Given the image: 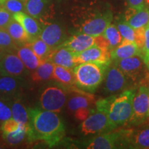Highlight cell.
Returning a JSON list of instances; mask_svg holds the SVG:
<instances>
[{
    "mask_svg": "<svg viewBox=\"0 0 149 149\" xmlns=\"http://www.w3.org/2000/svg\"><path fill=\"white\" fill-rule=\"evenodd\" d=\"M140 84H144L145 86H146L147 87H148L149 88V72H148L146 74V76H145L144 79H142V81H141Z\"/></svg>",
    "mask_w": 149,
    "mask_h": 149,
    "instance_id": "cell-41",
    "label": "cell"
},
{
    "mask_svg": "<svg viewBox=\"0 0 149 149\" xmlns=\"http://www.w3.org/2000/svg\"><path fill=\"white\" fill-rule=\"evenodd\" d=\"M96 44V37L85 33H77L72 35L61 44L72 51L74 54L81 53Z\"/></svg>",
    "mask_w": 149,
    "mask_h": 149,
    "instance_id": "cell-16",
    "label": "cell"
},
{
    "mask_svg": "<svg viewBox=\"0 0 149 149\" xmlns=\"http://www.w3.org/2000/svg\"><path fill=\"white\" fill-rule=\"evenodd\" d=\"M39 37L53 50L59 47L66 40L64 30L57 23H51L44 26Z\"/></svg>",
    "mask_w": 149,
    "mask_h": 149,
    "instance_id": "cell-14",
    "label": "cell"
},
{
    "mask_svg": "<svg viewBox=\"0 0 149 149\" xmlns=\"http://www.w3.org/2000/svg\"><path fill=\"white\" fill-rule=\"evenodd\" d=\"M102 36L107 40L110 51L120 45L123 40L122 36L121 35L117 26L113 24L108 26L102 33Z\"/></svg>",
    "mask_w": 149,
    "mask_h": 149,
    "instance_id": "cell-28",
    "label": "cell"
},
{
    "mask_svg": "<svg viewBox=\"0 0 149 149\" xmlns=\"http://www.w3.org/2000/svg\"><path fill=\"white\" fill-rule=\"evenodd\" d=\"M49 60L55 65L72 70L76 66L74 60V53L63 46H60L53 50Z\"/></svg>",
    "mask_w": 149,
    "mask_h": 149,
    "instance_id": "cell-19",
    "label": "cell"
},
{
    "mask_svg": "<svg viewBox=\"0 0 149 149\" xmlns=\"http://www.w3.org/2000/svg\"><path fill=\"white\" fill-rule=\"evenodd\" d=\"M124 20L134 29L145 27L149 22V7L146 6L139 10L129 8Z\"/></svg>",
    "mask_w": 149,
    "mask_h": 149,
    "instance_id": "cell-20",
    "label": "cell"
},
{
    "mask_svg": "<svg viewBox=\"0 0 149 149\" xmlns=\"http://www.w3.org/2000/svg\"><path fill=\"white\" fill-rule=\"evenodd\" d=\"M13 16L15 19L23 26L26 32L31 37V40L39 37L42 31V27L40 26L36 19L24 12L14 13L13 14Z\"/></svg>",
    "mask_w": 149,
    "mask_h": 149,
    "instance_id": "cell-18",
    "label": "cell"
},
{
    "mask_svg": "<svg viewBox=\"0 0 149 149\" xmlns=\"http://www.w3.org/2000/svg\"><path fill=\"white\" fill-rule=\"evenodd\" d=\"M0 4L12 14L19 12L26 13L25 1L24 0H4Z\"/></svg>",
    "mask_w": 149,
    "mask_h": 149,
    "instance_id": "cell-32",
    "label": "cell"
},
{
    "mask_svg": "<svg viewBox=\"0 0 149 149\" xmlns=\"http://www.w3.org/2000/svg\"><path fill=\"white\" fill-rule=\"evenodd\" d=\"M27 44L41 60L43 61L49 60L53 49L46 44L42 39L39 37H36L30 41Z\"/></svg>",
    "mask_w": 149,
    "mask_h": 149,
    "instance_id": "cell-27",
    "label": "cell"
},
{
    "mask_svg": "<svg viewBox=\"0 0 149 149\" xmlns=\"http://www.w3.org/2000/svg\"><path fill=\"white\" fill-rule=\"evenodd\" d=\"M124 148L149 149V126L124 130Z\"/></svg>",
    "mask_w": 149,
    "mask_h": 149,
    "instance_id": "cell-13",
    "label": "cell"
},
{
    "mask_svg": "<svg viewBox=\"0 0 149 149\" xmlns=\"http://www.w3.org/2000/svg\"><path fill=\"white\" fill-rule=\"evenodd\" d=\"M74 60L76 65L87 62L100 64H111L112 62L109 50L96 44L81 53L74 54Z\"/></svg>",
    "mask_w": 149,
    "mask_h": 149,
    "instance_id": "cell-12",
    "label": "cell"
},
{
    "mask_svg": "<svg viewBox=\"0 0 149 149\" xmlns=\"http://www.w3.org/2000/svg\"><path fill=\"white\" fill-rule=\"evenodd\" d=\"M67 102V91L64 86H50L42 91L40 103L42 109L60 113Z\"/></svg>",
    "mask_w": 149,
    "mask_h": 149,
    "instance_id": "cell-5",
    "label": "cell"
},
{
    "mask_svg": "<svg viewBox=\"0 0 149 149\" xmlns=\"http://www.w3.org/2000/svg\"><path fill=\"white\" fill-rule=\"evenodd\" d=\"M29 73V70L14 53H6L0 61V74L23 78Z\"/></svg>",
    "mask_w": 149,
    "mask_h": 149,
    "instance_id": "cell-11",
    "label": "cell"
},
{
    "mask_svg": "<svg viewBox=\"0 0 149 149\" xmlns=\"http://www.w3.org/2000/svg\"><path fill=\"white\" fill-rule=\"evenodd\" d=\"M111 64L87 62L77 64L72 68L75 86L84 92L94 93L104 81Z\"/></svg>",
    "mask_w": 149,
    "mask_h": 149,
    "instance_id": "cell-2",
    "label": "cell"
},
{
    "mask_svg": "<svg viewBox=\"0 0 149 149\" xmlns=\"http://www.w3.org/2000/svg\"><path fill=\"white\" fill-rule=\"evenodd\" d=\"M4 1V0H0V3L2 2V1ZM24 1H26V0H24Z\"/></svg>",
    "mask_w": 149,
    "mask_h": 149,
    "instance_id": "cell-45",
    "label": "cell"
},
{
    "mask_svg": "<svg viewBox=\"0 0 149 149\" xmlns=\"http://www.w3.org/2000/svg\"><path fill=\"white\" fill-rule=\"evenodd\" d=\"M143 59H144V64H145V66H146L147 71H148V72H149V55H144Z\"/></svg>",
    "mask_w": 149,
    "mask_h": 149,
    "instance_id": "cell-42",
    "label": "cell"
},
{
    "mask_svg": "<svg viewBox=\"0 0 149 149\" xmlns=\"http://www.w3.org/2000/svg\"><path fill=\"white\" fill-rule=\"evenodd\" d=\"M6 30L19 46L27 44L31 40L23 26L14 18L8 24Z\"/></svg>",
    "mask_w": 149,
    "mask_h": 149,
    "instance_id": "cell-23",
    "label": "cell"
},
{
    "mask_svg": "<svg viewBox=\"0 0 149 149\" xmlns=\"http://www.w3.org/2000/svg\"><path fill=\"white\" fill-rule=\"evenodd\" d=\"M129 8L139 10L146 6L145 0H128Z\"/></svg>",
    "mask_w": 149,
    "mask_h": 149,
    "instance_id": "cell-39",
    "label": "cell"
},
{
    "mask_svg": "<svg viewBox=\"0 0 149 149\" xmlns=\"http://www.w3.org/2000/svg\"><path fill=\"white\" fill-rule=\"evenodd\" d=\"M5 53L6 52H4L3 50H1V48H0V61L1 60V59H2V57H3V55H4Z\"/></svg>",
    "mask_w": 149,
    "mask_h": 149,
    "instance_id": "cell-43",
    "label": "cell"
},
{
    "mask_svg": "<svg viewBox=\"0 0 149 149\" xmlns=\"http://www.w3.org/2000/svg\"><path fill=\"white\" fill-rule=\"evenodd\" d=\"M148 117H149V97H148Z\"/></svg>",
    "mask_w": 149,
    "mask_h": 149,
    "instance_id": "cell-44",
    "label": "cell"
},
{
    "mask_svg": "<svg viewBox=\"0 0 149 149\" xmlns=\"http://www.w3.org/2000/svg\"><path fill=\"white\" fill-rule=\"evenodd\" d=\"M116 26L121 35L122 36L123 40L130 41V42H135V29L130 26L129 24L126 23L125 20L118 22Z\"/></svg>",
    "mask_w": 149,
    "mask_h": 149,
    "instance_id": "cell-31",
    "label": "cell"
},
{
    "mask_svg": "<svg viewBox=\"0 0 149 149\" xmlns=\"http://www.w3.org/2000/svg\"><path fill=\"white\" fill-rule=\"evenodd\" d=\"M22 78L0 74V97L3 100L17 99L22 93Z\"/></svg>",
    "mask_w": 149,
    "mask_h": 149,
    "instance_id": "cell-15",
    "label": "cell"
},
{
    "mask_svg": "<svg viewBox=\"0 0 149 149\" xmlns=\"http://www.w3.org/2000/svg\"><path fill=\"white\" fill-rule=\"evenodd\" d=\"M149 88L140 84L137 89L133 102V111L127 124L130 126H139L144 124L148 117Z\"/></svg>",
    "mask_w": 149,
    "mask_h": 149,
    "instance_id": "cell-7",
    "label": "cell"
},
{
    "mask_svg": "<svg viewBox=\"0 0 149 149\" xmlns=\"http://www.w3.org/2000/svg\"><path fill=\"white\" fill-rule=\"evenodd\" d=\"M19 47L6 29H0V48L6 53H17Z\"/></svg>",
    "mask_w": 149,
    "mask_h": 149,
    "instance_id": "cell-30",
    "label": "cell"
},
{
    "mask_svg": "<svg viewBox=\"0 0 149 149\" xmlns=\"http://www.w3.org/2000/svg\"><path fill=\"white\" fill-rule=\"evenodd\" d=\"M10 109L12 112L13 118L22 124L29 125V109L27 110L19 100L15 99L11 105Z\"/></svg>",
    "mask_w": 149,
    "mask_h": 149,
    "instance_id": "cell-29",
    "label": "cell"
},
{
    "mask_svg": "<svg viewBox=\"0 0 149 149\" xmlns=\"http://www.w3.org/2000/svg\"><path fill=\"white\" fill-rule=\"evenodd\" d=\"M28 130H29V125H25L17 131L5 134L3 135L6 140L8 141L9 144H17L23 140L26 135H27Z\"/></svg>",
    "mask_w": 149,
    "mask_h": 149,
    "instance_id": "cell-33",
    "label": "cell"
},
{
    "mask_svg": "<svg viewBox=\"0 0 149 149\" xmlns=\"http://www.w3.org/2000/svg\"><path fill=\"white\" fill-rule=\"evenodd\" d=\"M113 19V13L109 10L95 14L80 25L78 33H85L93 37L100 36L108 26L111 24Z\"/></svg>",
    "mask_w": 149,
    "mask_h": 149,
    "instance_id": "cell-10",
    "label": "cell"
},
{
    "mask_svg": "<svg viewBox=\"0 0 149 149\" xmlns=\"http://www.w3.org/2000/svg\"><path fill=\"white\" fill-rule=\"evenodd\" d=\"M13 19V14L0 4V29H6Z\"/></svg>",
    "mask_w": 149,
    "mask_h": 149,
    "instance_id": "cell-35",
    "label": "cell"
},
{
    "mask_svg": "<svg viewBox=\"0 0 149 149\" xmlns=\"http://www.w3.org/2000/svg\"><path fill=\"white\" fill-rule=\"evenodd\" d=\"M94 103H95V98L90 93H78L68 98L66 102V107L68 111L74 113L80 108H89Z\"/></svg>",
    "mask_w": 149,
    "mask_h": 149,
    "instance_id": "cell-22",
    "label": "cell"
},
{
    "mask_svg": "<svg viewBox=\"0 0 149 149\" xmlns=\"http://www.w3.org/2000/svg\"><path fill=\"white\" fill-rule=\"evenodd\" d=\"M55 64L50 60L43 61L35 70L31 78L35 82H42L53 79V72Z\"/></svg>",
    "mask_w": 149,
    "mask_h": 149,
    "instance_id": "cell-25",
    "label": "cell"
},
{
    "mask_svg": "<svg viewBox=\"0 0 149 149\" xmlns=\"http://www.w3.org/2000/svg\"><path fill=\"white\" fill-rule=\"evenodd\" d=\"M111 59L112 61L119 59L128 58L135 55H141L144 57V54L139 49L134 42H130L123 40L119 46L110 51Z\"/></svg>",
    "mask_w": 149,
    "mask_h": 149,
    "instance_id": "cell-17",
    "label": "cell"
},
{
    "mask_svg": "<svg viewBox=\"0 0 149 149\" xmlns=\"http://www.w3.org/2000/svg\"><path fill=\"white\" fill-rule=\"evenodd\" d=\"M25 125L21 124V123L18 122L17 121L15 120L13 117H11V118L2 122L1 130H2L3 135H5V134H8L17 131V130L21 129Z\"/></svg>",
    "mask_w": 149,
    "mask_h": 149,
    "instance_id": "cell-34",
    "label": "cell"
},
{
    "mask_svg": "<svg viewBox=\"0 0 149 149\" xmlns=\"http://www.w3.org/2000/svg\"><path fill=\"white\" fill-rule=\"evenodd\" d=\"M137 88H130L114 95L110 104L109 120L112 130L127 124L133 111V102Z\"/></svg>",
    "mask_w": 149,
    "mask_h": 149,
    "instance_id": "cell-4",
    "label": "cell"
},
{
    "mask_svg": "<svg viewBox=\"0 0 149 149\" xmlns=\"http://www.w3.org/2000/svg\"><path fill=\"white\" fill-rule=\"evenodd\" d=\"M114 95L100 99L95 102V110H93L80 125V130L83 135H97L113 130L110 125L108 113Z\"/></svg>",
    "mask_w": 149,
    "mask_h": 149,
    "instance_id": "cell-3",
    "label": "cell"
},
{
    "mask_svg": "<svg viewBox=\"0 0 149 149\" xmlns=\"http://www.w3.org/2000/svg\"><path fill=\"white\" fill-rule=\"evenodd\" d=\"M124 130H111L88 139L85 148L88 149H113L124 148Z\"/></svg>",
    "mask_w": 149,
    "mask_h": 149,
    "instance_id": "cell-9",
    "label": "cell"
},
{
    "mask_svg": "<svg viewBox=\"0 0 149 149\" xmlns=\"http://www.w3.org/2000/svg\"><path fill=\"white\" fill-rule=\"evenodd\" d=\"M144 30L145 27L139 28V29H135V42L136 45L139 49L141 53L144 55Z\"/></svg>",
    "mask_w": 149,
    "mask_h": 149,
    "instance_id": "cell-36",
    "label": "cell"
},
{
    "mask_svg": "<svg viewBox=\"0 0 149 149\" xmlns=\"http://www.w3.org/2000/svg\"><path fill=\"white\" fill-rule=\"evenodd\" d=\"M144 55H149V22L144 30Z\"/></svg>",
    "mask_w": 149,
    "mask_h": 149,
    "instance_id": "cell-40",
    "label": "cell"
},
{
    "mask_svg": "<svg viewBox=\"0 0 149 149\" xmlns=\"http://www.w3.org/2000/svg\"><path fill=\"white\" fill-rule=\"evenodd\" d=\"M12 117V112L11 109L0 100V122H4Z\"/></svg>",
    "mask_w": 149,
    "mask_h": 149,
    "instance_id": "cell-37",
    "label": "cell"
},
{
    "mask_svg": "<svg viewBox=\"0 0 149 149\" xmlns=\"http://www.w3.org/2000/svg\"><path fill=\"white\" fill-rule=\"evenodd\" d=\"M104 81V92L109 95L123 92L133 84L124 72L113 63L108 67Z\"/></svg>",
    "mask_w": 149,
    "mask_h": 149,
    "instance_id": "cell-6",
    "label": "cell"
},
{
    "mask_svg": "<svg viewBox=\"0 0 149 149\" xmlns=\"http://www.w3.org/2000/svg\"><path fill=\"white\" fill-rule=\"evenodd\" d=\"M93 110L90 108H80L74 112V116L79 121H84L89 116Z\"/></svg>",
    "mask_w": 149,
    "mask_h": 149,
    "instance_id": "cell-38",
    "label": "cell"
},
{
    "mask_svg": "<svg viewBox=\"0 0 149 149\" xmlns=\"http://www.w3.org/2000/svg\"><path fill=\"white\" fill-rule=\"evenodd\" d=\"M28 137L42 140L50 146L58 144L65 135V126L57 113L44 109H29Z\"/></svg>",
    "mask_w": 149,
    "mask_h": 149,
    "instance_id": "cell-1",
    "label": "cell"
},
{
    "mask_svg": "<svg viewBox=\"0 0 149 149\" xmlns=\"http://www.w3.org/2000/svg\"><path fill=\"white\" fill-rule=\"evenodd\" d=\"M16 53L29 71L35 70L43 62L28 44L19 46Z\"/></svg>",
    "mask_w": 149,
    "mask_h": 149,
    "instance_id": "cell-21",
    "label": "cell"
},
{
    "mask_svg": "<svg viewBox=\"0 0 149 149\" xmlns=\"http://www.w3.org/2000/svg\"><path fill=\"white\" fill-rule=\"evenodd\" d=\"M53 79L62 86H72L75 85L72 70L61 66L55 65L53 72Z\"/></svg>",
    "mask_w": 149,
    "mask_h": 149,
    "instance_id": "cell-24",
    "label": "cell"
},
{
    "mask_svg": "<svg viewBox=\"0 0 149 149\" xmlns=\"http://www.w3.org/2000/svg\"><path fill=\"white\" fill-rule=\"evenodd\" d=\"M50 0H26L25 12L37 19H40L46 12Z\"/></svg>",
    "mask_w": 149,
    "mask_h": 149,
    "instance_id": "cell-26",
    "label": "cell"
},
{
    "mask_svg": "<svg viewBox=\"0 0 149 149\" xmlns=\"http://www.w3.org/2000/svg\"><path fill=\"white\" fill-rule=\"evenodd\" d=\"M124 72L132 83L139 84L148 73L144 59L141 55H135L128 58L113 61Z\"/></svg>",
    "mask_w": 149,
    "mask_h": 149,
    "instance_id": "cell-8",
    "label": "cell"
}]
</instances>
